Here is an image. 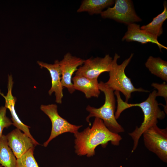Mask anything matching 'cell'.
Masks as SVG:
<instances>
[{
    "label": "cell",
    "mask_w": 167,
    "mask_h": 167,
    "mask_svg": "<svg viewBox=\"0 0 167 167\" xmlns=\"http://www.w3.org/2000/svg\"><path fill=\"white\" fill-rule=\"evenodd\" d=\"M6 108L5 106L0 107V137L3 129L13 124L12 121L6 116Z\"/></svg>",
    "instance_id": "obj_20"
},
{
    "label": "cell",
    "mask_w": 167,
    "mask_h": 167,
    "mask_svg": "<svg viewBox=\"0 0 167 167\" xmlns=\"http://www.w3.org/2000/svg\"><path fill=\"white\" fill-rule=\"evenodd\" d=\"M41 109L50 119L52 123V129L48 139L43 144L44 147L47 146L49 142L59 135L66 132L76 134L82 125L76 126L69 123L61 117L58 113L57 106L52 104L47 105H41Z\"/></svg>",
    "instance_id": "obj_7"
},
{
    "label": "cell",
    "mask_w": 167,
    "mask_h": 167,
    "mask_svg": "<svg viewBox=\"0 0 167 167\" xmlns=\"http://www.w3.org/2000/svg\"><path fill=\"white\" fill-rule=\"evenodd\" d=\"M163 6L164 10L162 12L154 18L150 23L141 26L140 28L141 29L157 37L162 34L163 32L162 25L167 18V5L166 1L164 2Z\"/></svg>",
    "instance_id": "obj_16"
},
{
    "label": "cell",
    "mask_w": 167,
    "mask_h": 167,
    "mask_svg": "<svg viewBox=\"0 0 167 167\" xmlns=\"http://www.w3.org/2000/svg\"><path fill=\"white\" fill-rule=\"evenodd\" d=\"M146 67L152 74L167 81V62L159 57H149L145 63Z\"/></svg>",
    "instance_id": "obj_17"
},
{
    "label": "cell",
    "mask_w": 167,
    "mask_h": 167,
    "mask_svg": "<svg viewBox=\"0 0 167 167\" xmlns=\"http://www.w3.org/2000/svg\"><path fill=\"white\" fill-rule=\"evenodd\" d=\"M6 136L8 145L16 159L19 158L31 148L39 144L17 128L8 134Z\"/></svg>",
    "instance_id": "obj_10"
},
{
    "label": "cell",
    "mask_w": 167,
    "mask_h": 167,
    "mask_svg": "<svg viewBox=\"0 0 167 167\" xmlns=\"http://www.w3.org/2000/svg\"><path fill=\"white\" fill-rule=\"evenodd\" d=\"M74 135L75 152L78 156L88 157L95 154V149L98 145L105 148L110 142L113 145L118 146L122 139L118 134L109 131L102 120L97 118H95L91 128L88 127Z\"/></svg>",
    "instance_id": "obj_1"
},
{
    "label": "cell",
    "mask_w": 167,
    "mask_h": 167,
    "mask_svg": "<svg viewBox=\"0 0 167 167\" xmlns=\"http://www.w3.org/2000/svg\"><path fill=\"white\" fill-rule=\"evenodd\" d=\"M151 86L158 90L156 92V96H160L163 97L167 104V84L165 82L161 84L157 83H152Z\"/></svg>",
    "instance_id": "obj_21"
},
{
    "label": "cell",
    "mask_w": 167,
    "mask_h": 167,
    "mask_svg": "<svg viewBox=\"0 0 167 167\" xmlns=\"http://www.w3.org/2000/svg\"><path fill=\"white\" fill-rule=\"evenodd\" d=\"M145 147L155 154L162 161L167 162V128L154 125L143 133Z\"/></svg>",
    "instance_id": "obj_5"
},
{
    "label": "cell",
    "mask_w": 167,
    "mask_h": 167,
    "mask_svg": "<svg viewBox=\"0 0 167 167\" xmlns=\"http://www.w3.org/2000/svg\"><path fill=\"white\" fill-rule=\"evenodd\" d=\"M34 148H31L17 159L16 167H39L33 155Z\"/></svg>",
    "instance_id": "obj_19"
},
{
    "label": "cell",
    "mask_w": 167,
    "mask_h": 167,
    "mask_svg": "<svg viewBox=\"0 0 167 167\" xmlns=\"http://www.w3.org/2000/svg\"><path fill=\"white\" fill-rule=\"evenodd\" d=\"M84 60L66 53L63 58L59 61L61 75V82L63 87L66 88L71 94L75 91L72 82V76L77 70L78 67L82 66Z\"/></svg>",
    "instance_id": "obj_9"
},
{
    "label": "cell",
    "mask_w": 167,
    "mask_h": 167,
    "mask_svg": "<svg viewBox=\"0 0 167 167\" xmlns=\"http://www.w3.org/2000/svg\"><path fill=\"white\" fill-rule=\"evenodd\" d=\"M2 166L1 165H0V167H2Z\"/></svg>",
    "instance_id": "obj_22"
},
{
    "label": "cell",
    "mask_w": 167,
    "mask_h": 167,
    "mask_svg": "<svg viewBox=\"0 0 167 167\" xmlns=\"http://www.w3.org/2000/svg\"><path fill=\"white\" fill-rule=\"evenodd\" d=\"M16 159L8 144L6 136L0 137V165L4 167H16Z\"/></svg>",
    "instance_id": "obj_18"
},
{
    "label": "cell",
    "mask_w": 167,
    "mask_h": 167,
    "mask_svg": "<svg viewBox=\"0 0 167 167\" xmlns=\"http://www.w3.org/2000/svg\"><path fill=\"white\" fill-rule=\"evenodd\" d=\"M156 90L153 91L144 101L135 104H129L124 101L121 98L119 92L115 94L117 102V109L115 113L116 118H118L124 110L132 107H140L143 113V120L141 126L139 127L136 126L133 131L128 133L133 142L132 152L136 149L139 139L143 132L152 126L157 124L158 119H163L165 117V112L159 107V104L156 99Z\"/></svg>",
    "instance_id": "obj_2"
},
{
    "label": "cell",
    "mask_w": 167,
    "mask_h": 167,
    "mask_svg": "<svg viewBox=\"0 0 167 167\" xmlns=\"http://www.w3.org/2000/svg\"><path fill=\"white\" fill-rule=\"evenodd\" d=\"M134 55L131 54L129 57L124 60L120 65L117 63L118 59L120 57L117 53L113 59L111 69L109 72V78L108 81L104 83L105 86L113 91L121 92L125 97V102H127L131 98L132 92H148V90L142 88H135L125 72V69L130 63Z\"/></svg>",
    "instance_id": "obj_4"
},
{
    "label": "cell",
    "mask_w": 167,
    "mask_h": 167,
    "mask_svg": "<svg viewBox=\"0 0 167 167\" xmlns=\"http://www.w3.org/2000/svg\"><path fill=\"white\" fill-rule=\"evenodd\" d=\"M113 59L108 54L103 58H91L84 60L83 64L75 72V75H81L92 79H97L102 73L110 71Z\"/></svg>",
    "instance_id": "obj_8"
},
{
    "label": "cell",
    "mask_w": 167,
    "mask_h": 167,
    "mask_svg": "<svg viewBox=\"0 0 167 167\" xmlns=\"http://www.w3.org/2000/svg\"><path fill=\"white\" fill-rule=\"evenodd\" d=\"M98 87L100 90L105 94L104 104L99 108L88 105L86 110L89 113L86 118V121L90 124L91 118H97L102 120L105 126L111 131L117 134L124 132V128L118 122L115 117L116 100L114 91L106 88L102 81L99 83Z\"/></svg>",
    "instance_id": "obj_3"
},
{
    "label": "cell",
    "mask_w": 167,
    "mask_h": 167,
    "mask_svg": "<svg viewBox=\"0 0 167 167\" xmlns=\"http://www.w3.org/2000/svg\"><path fill=\"white\" fill-rule=\"evenodd\" d=\"M37 63L42 68L47 69L50 73L52 82V86L48 91L49 95L53 92L55 93V101L57 103L61 104L63 97V89L61 82V75L59 61L56 60L53 64H48L42 62L37 61Z\"/></svg>",
    "instance_id": "obj_13"
},
{
    "label": "cell",
    "mask_w": 167,
    "mask_h": 167,
    "mask_svg": "<svg viewBox=\"0 0 167 167\" xmlns=\"http://www.w3.org/2000/svg\"><path fill=\"white\" fill-rule=\"evenodd\" d=\"M114 2L113 0H84L77 12H87L90 15L100 14L104 9L109 7Z\"/></svg>",
    "instance_id": "obj_15"
},
{
    "label": "cell",
    "mask_w": 167,
    "mask_h": 167,
    "mask_svg": "<svg viewBox=\"0 0 167 167\" xmlns=\"http://www.w3.org/2000/svg\"><path fill=\"white\" fill-rule=\"evenodd\" d=\"M114 1L113 7H109L101 13L100 15L103 18L112 19L127 25L142 21L135 13L131 0Z\"/></svg>",
    "instance_id": "obj_6"
},
{
    "label": "cell",
    "mask_w": 167,
    "mask_h": 167,
    "mask_svg": "<svg viewBox=\"0 0 167 167\" xmlns=\"http://www.w3.org/2000/svg\"><path fill=\"white\" fill-rule=\"evenodd\" d=\"M157 38L141 29L139 25L133 23L128 25L127 30L122 37V40L128 42L137 41L142 44L151 42L157 45L161 51L162 48L167 49L166 47L158 42Z\"/></svg>",
    "instance_id": "obj_12"
},
{
    "label": "cell",
    "mask_w": 167,
    "mask_h": 167,
    "mask_svg": "<svg viewBox=\"0 0 167 167\" xmlns=\"http://www.w3.org/2000/svg\"><path fill=\"white\" fill-rule=\"evenodd\" d=\"M13 84V82L12 75H9L7 86L8 92L6 95L5 96L0 92V94L4 97L5 100V107L6 109H8L11 112L13 125L16 128L22 131L34 142L38 143L31 134L29 129L30 127L23 123L20 120L16 113L15 108L16 98L14 96L12 93Z\"/></svg>",
    "instance_id": "obj_11"
},
{
    "label": "cell",
    "mask_w": 167,
    "mask_h": 167,
    "mask_svg": "<svg viewBox=\"0 0 167 167\" xmlns=\"http://www.w3.org/2000/svg\"><path fill=\"white\" fill-rule=\"evenodd\" d=\"M72 82L75 90L84 93L87 98L99 97L100 90L97 79H92L81 75H75L72 78Z\"/></svg>",
    "instance_id": "obj_14"
}]
</instances>
